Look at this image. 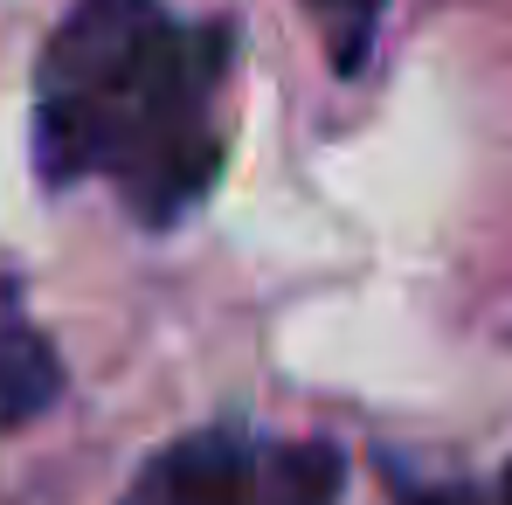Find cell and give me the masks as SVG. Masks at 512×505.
<instances>
[{"label": "cell", "mask_w": 512, "mask_h": 505, "mask_svg": "<svg viewBox=\"0 0 512 505\" xmlns=\"http://www.w3.org/2000/svg\"><path fill=\"white\" fill-rule=\"evenodd\" d=\"M63 388V367L49 353V339L28 326V312L14 305V291H0V429L35 422Z\"/></svg>", "instance_id": "3"}, {"label": "cell", "mask_w": 512, "mask_h": 505, "mask_svg": "<svg viewBox=\"0 0 512 505\" xmlns=\"http://www.w3.org/2000/svg\"><path fill=\"white\" fill-rule=\"evenodd\" d=\"M319 7H340V14H353V21H367V14H374V0H319Z\"/></svg>", "instance_id": "4"}, {"label": "cell", "mask_w": 512, "mask_h": 505, "mask_svg": "<svg viewBox=\"0 0 512 505\" xmlns=\"http://www.w3.org/2000/svg\"><path fill=\"white\" fill-rule=\"evenodd\" d=\"M499 505H512V471H506V485H499Z\"/></svg>", "instance_id": "5"}, {"label": "cell", "mask_w": 512, "mask_h": 505, "mask_svg": "<svg viewBox=\"0 0 512 505\" xmlns=\"http://www.w3.org/2000/svg\"><path fill=\"white\" fill-rule=\"evenodd\" d=\"M222 56V28H187L160 0H84L42 49V173L56 187L104 173L146 222H173L222 167V139L208 125Z\"/></svg>", "instance_id": "1"}, {"label": "cell", "mask_w": 512, "mask_h": 505, "mask_svg": "<svg viewBox=\"0 0 512 505\" xmlns=\"http://www.w3.org/2000/svg\"><path fill=\"white\" fill-rule=\"evenodd\" d=\"M125 505H340V457L326 443L201 429L160 450Z\"/></svg>", "instance_id": "2"}]
</instances>
